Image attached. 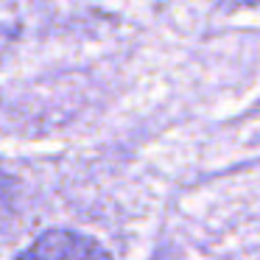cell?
Wrapping results in <instances>:
<instances>
[{"label": "cell", "instance_id": "1", "mask_svg": "<svg viewBox=\"0 0 260 260\" xmlns=\"http://www.w3.org/2000/svg\"><path fill=\"white\" fill-rule=\"evenodd\" d=\"M17 260H112V257L95 238L70 230H51L37 238Z\"/></svg>", "mask_w": 260, "mask_h": 260}, {"label": "cell", "instance_id": "2", "mask_svg": "<svg viewBox=\"0 0 260 260\" xmlns=\"http://www.w3.org/2000/svg\"><path fill=\"white\" fill-rule=\"evenodd\" d=\"M14 204H17V187L14 179L0 171V232L9 226V221L14 218Z\"/></svg>", "mask_w": 260, "mask_h": 260}, {"label": "cell", "instance_id": "3", "mask_svg": "<svg viewBox=\"0 0 260 260\" xmlns=\"http://www.w3.org/2000/svg\"><path fill=\"white\" fill-rule=\"evenodd\" d=\"M241 3H246V6H260V0H241Z\"/></svg>", "mask_w": 260, "mask_h": 260}]
</instances>
